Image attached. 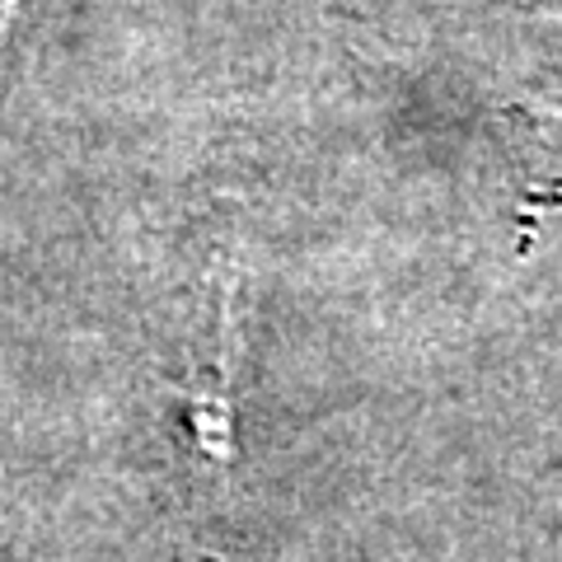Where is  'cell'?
<instances>
[{
    "label": "cell",
    "mask_w": 562,
    "mask_h": 562,
    "mask_svg": "<svg viewBox=\"0 0 562 562\" xmlns=\"http://www.w3.org/2000/svg\"><path fill=\"white\" fill-rule=\"evenodd\" d=\"M24 0H0V90H5V61H10V43H14V14Z\"/></svg>",
    "instance_id": "obj_1"
}]
</instances>
